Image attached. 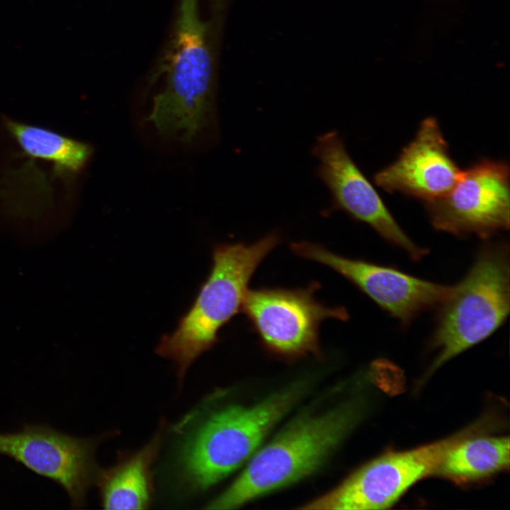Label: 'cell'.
I'll return each mask as SVG.
<instances>
[{
	"instance_id": "obj_4",
	"label": "cell",
	"mask_w": 510,
	"mask_h": 510,
	"mask_svg": "<svg viewBox=\"0 0 510 510\" xmlns=\"http://www.w3.org/2000/svg\"><path fill=\"white\" fill-rule=\"evenodd\" d=\"M509 256L504 244L482 248L468 273L438 307L431 346L438 351L427 376L492 334L509 312Z\"/></svg>"
},
{
	"instance_id": "obj_11",
	"label": "cell",
	"mask_w": 510,
	"mask_h": 510,
	"mask_svg": "<svg viewBox=\"0 0 510 510\" xmlns=\"http://www.w3.org/2000/svg\"><path fill=\"white\" fill-rule=\"evenodd\" d=\"M96 443V439L71 436L46 426L28 425L18 432L0 434V454L58 483L73 507L80 508L101 472L94 458Z\"/></svg>"
},
{
	"instance_id": "obj_8",
	"label": "cell",
	"mask_w": 510,
	"mask_h": 510,
	"mask_svg": "<svg viewBox=\"0 0 510 510\" xmlns=\"http://www.w3.org/2000/svg\"><path fill=\"white\" fill-rule=\"evenodd\" d=\"M431 225L458 236L489 238L509 227V167L484 159L462 171L446 196L424 203Z\"/></svg>"
},
{
	"instance_id": "obj_5",
	"label": "cell",
	"mask_w": 510,
	"mask_h": 510,
	"mask_svg": "<svg viewBox=\"0 0 510 510\" xmlns=\"http://www.w3.org/2000/svg\"><path fill=\"white\" fill-rule=\"evenodd\" d=\"M301 390L293 387L251 407L232 405L210 415L186 441L182 475L193 489L216 484L251 458L272 428L293 407Z\"/></svg>"
},
{
	"instance_id": "obj_3",
	"label": "cell",
	"mask_w": 510,
	"mask_h": 510,
	"mask_svg": "<svg viewBox=\"0 0 510 510\" xmlns=\"http://www.w3.org/2000/svg\"><path fill=\"white\" fill-rule=\"evenodd\" d=\"M208 34L198 0H180L164 66L166 86L154 96L147 118L165 137L191 142L211 119L213 66Z\"/></svg>"
},
{
	"instance_id": "obj_2",
	"label": "cell",
	"mask_w": 510,
	"mask_h": 510,
	"mask_svg": "<svg viewBox=\"0 0 510 510\" xmlns=\"http://www.w3.org/2000/svg\"><path fill=\"white\" fill-rule=\"evenodd\" d=\"M351 403L302 416L260 449L239 476L207 506L231 509L297 482L317 470L358 419Z\"/></svg>"
},
{
	"instance_id": "obj_6",
	"label": "cell",
	"mask_w": 510,
	"mask_h": 510,
	"mask_svg": "<svg viewBox=\"0 0 510 510\" xmlns=\"http://www.w3.org/2000/svg\"><path fill=\"white\" fill-rule=\"evenodd\" d=\"M489 420L482 419L453 436L416 448L382 455L300 509H387L418 480L435 475L446 454L457 444L487 431L492 424Z\"/></svg>"
},
{
	"instance_id": "obj_14",
	"label": "cell",
	"mask_w": 510,
	"mask_h": 510,
	"mask_svg": "<svg viewBox=\"0 0 510 510\" xmlns=\"http://www.w3.org/2000/svg\"><path fill=\"white\" fill-rule=\"evenodd\" d=\"M161 443L158 433L144 447L100 472L97 482L106 509H145L150 504L151 466Z\"/></svg>"
},
{
	"instance_id": "obj_12",
	"label": "cell",
	"mask_w": 510,
	"mask_h": 510,
	"mask_svg": "<svg viewBox=\"0 0 510 510\" xmlns=\"http://www.w3.org/2000/svg\"><path fill=\"white\" fill-rule=\"evenodd\" d=\"M461 169L450 157L438 120L429 117L397 159L379 171L375 183L424 203L448 194L460 178Z\"/></svg>"
},
{
	"instance_id": "obj_1",
	"label": "cell",
	"mask_w": 510,
	"mask_h": 510,
	"mask_svg": "<svg viewBox=\"0 0 510 510\" xmlns=\"http://www.w3.org/2000/svg\"><path fill=\"white\" fill-rule=\"evenodd\" d=\"M280 240L272 232L251 244L215 246L212 268L193 305L156 348L175 363L181 382L192 363L217 342L220 330L242 312L254 273Z\"/></svg>"
},
{
	"instance_id": "obj_10",
	"label": "cell",
	"mask_w": 510,
	"mask_h": 510,
	"mask_svg": "<svg viewBox=\"0 0 510 510\" xmlns=\"http://www.w3.org/2000/svg\"><path fill=\"white\" fill-rule=\"evenodd\" d=\"M319 162L317 176L332 196V209L345 212L366 223L388 242L419 260L427 250L415 244L403 231L381 197L350 157L336 131L317 139L312 149Z\"/></svg>"
},
{
	"instance_id": "obj_9",
	"label": "cell",
	"mask_w": 510,
	"mask_h": 510,
	"mask_svg": "<svg viewBox=\"0 0 510 510\" xmlns=\"http://www.w3.org/2000/svg\"><path fill=\"white\" fill-rule=\"evenodd\" d=\"M296 255L324 265L345 278L402 324L438 307L452 286L414 277L397 268L339 255L307 241L290 245Z\"/></svg>"
},
{
	"instance_id": "obj_13",
	"label": "cell",
	"mask_w": 510,
	"mask_h": 510,
	"mask_svg": "<svg viewBox=\"0 0 510 510\" xmlns=\"http://www.w3.org/2000/svg\"><path fill=\"white\" fill-rule=\"evenodd\" d=\"M18 165L8 167L0 178V198L5 216L12 220L39 225L52 206V186L58 180L47 172L44 165L58 159H70L84 165L91 147L61 133L47 129L45 155L39 166L31 153L17 148Z\"/></svg>"
},
{
	"instance_id": "obj_15",
	"label": "cell",
	"mask_w": 510,
	"mask_h": 510,
	"mask_svg": "<svg viewBox=\"0 0 510 510\" xmlns=\"http://www.w3.org/2000/svg\"><path fill=\"white\" fill-rule=\"evenodd\" d=\"M509 438H468L446 454L435 475L457 482L479 480L509 465Z\"/></svg>"
},
{
	"instance_id": "obj_7",
	"label": "cell",
	"mask_w": 510,
	"mask_h": 510,
	"mask_svg": "<svg viewBox=\"0 0 510 510\" xmlns=\"http://www.w3.org/2000/svg\"><path fill=\"white\" fill-rule=\"evenodd\" d=\"M319 283L303 288L249 290L242 307L262 346L278 357L293 360L319 356V327L327 319L346 321L343 307H328L314 294Z\"/></svg>"
}]
</instances>
